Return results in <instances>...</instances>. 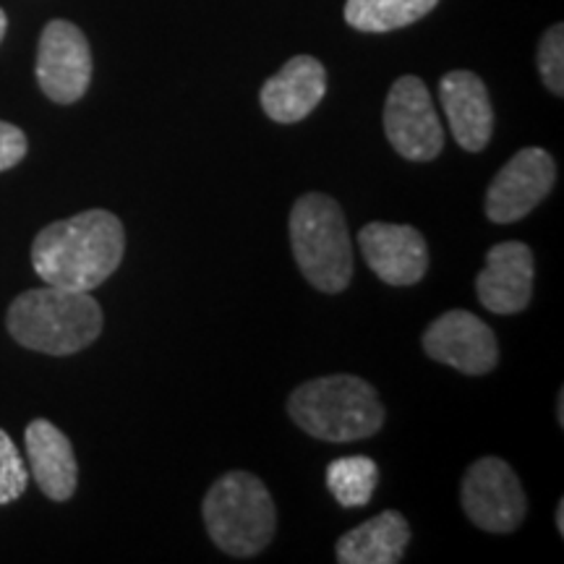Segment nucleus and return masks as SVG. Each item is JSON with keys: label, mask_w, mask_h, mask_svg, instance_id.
<instances>
[{"label": "nucleus", "mask_w": 564, "mask_h": 564, "mask_svg": "<svg viewBox=\"0 0 564 564\" xmlns=\"http://www.w3.org/2000/svg\"><path fill=\"white\" fill-rule=\"evenodd\" d=\"M384 133L400 158L432 162L444 147V129L432 95L419 76H400L384 102Z\"/></svg>", "instance_id": "obj_6"}, {"label": "nucleus", "mask_w": 564, "mask_h": 564, "mask_svg": "<svg viewBox=\"0 0 564 564\" xmlns=\"http://www.w3.org/2000/svg\"><path fill=\"white\" fill-rule=\"evenodd\" d=\"M40 89L58 105L79 102L91 82V53L84 32L55 19L42 30L37 51Z\"/></svg>", "instance_id": "obj_9"}, {"label": "nucleus", "mask_w": 564, "mask_h": 564, "mask_svg": "<svg viewBox=\"0 0 564 564\" xmlns=\"http://www.w3.org/2000/svg\"><path fill=\"white\" fill-rule=\"evenodd\" d=\"M295 264L316 291L340 293L352 278V243L345 215L333 196L306 194L291 209Z\"/></svg>", "instance_id": "obj_5"}, {"label": "nucleus", "mask_w": 564, "mask_h": 564, "mask_svg": "<svg viewBox=\"0 0 564 564\" xmlns=\"http://www.w3.org/2000/svg\"><path fill=\"white\" fill-rule=\"evenodd\" d=\"M6 30H9V19H6V11L0 9V42L6 37Z\"/></svg>", "instance_id": "obj_23"}, {"label": "nucleus", "mask_w": 564, "mask_h": 564, "mask_svg": "<svg viewBox=\"0 0 564 564\" xmlns=\"http://www.w3.org/2000/svg\"><path fill=\"white\" fill-rule=\"evenodd\" d=\"M533 251L520 241L491 246L486 267L476 278V293L491 314H520L533 299Z\"/></svg>", "instance_id": "obj_12"}, {"label": "nucleus", "mask_w": 564, "mask_h": 564, "mask_svg": "<svg viewBox=\"0 0 564 564\" xmlns=\"http://www.w3.org/2000/svg\"><path fill=\"white\" fill-rule=\"evenodd\" d=\"M24 442L32 476L42 494L51 497L53 502H66L74 497L76 481H79V465H76L68 436L51 421L37 419L26 426Z\"/></svg>", "instance_id": "obj_15"}, {"label": "nucleus", "mask_w": 564, "mask_h": 564, "mask_svg": "<svg viewBox=\"0 0 564 564\" xmlns=\"http://www.w3.org/2000/svg\"><path fill=\"white\" fill-rule=\"evenodd\" d=\"M9 333L24 348L47 356H70L100 337L102 308L89 293L68 288H34L9 308Z\"/></svg>", "instance_id": "obj_2"}, {"label": "nucleus", "mask_w": 564, "mask_h": 564, "mask_svg": "<svg viewBox=\"0 0 564 564\" xmlns=\"http://www.w3.org/2000/svg\"><path fill=\"white\" fill-rule=\"evenodd\" d=\"M327 95V70L312 55H295L259 91L262 110L274 123H299Z\"/></svg>", "instance_id": "obj_13"}, {"label": "nucleus", "mask_w": 564, "mask_h": 564, "mask_svg": "<svg viewBox=\"0 0 564 564\" xmlns=\"http://www.w3.org/2000/svg\"><path fill=\"white\" fill-rule=\"evenodd\" d=\"M358 246L371 272L387 285H415L429 272L426 238L413 225L369 223L358 232Z\"/></svg>", "instance_id": "obj_11"}, {"label": "nucleus", "mask_w": 564, "mask_h": 564, "mask_svg": "<svg viewBox=\"0 0 564 564\" xmlns=\"http://www.w3.org/2000/svg\"><path fill=\"white\" fill-rule=\"evenodd\" d=\"M556 528H560V533L564 535V502L556 507Z\"/></svg>", "instance_id": "obj_22"}, {"label": "nucleus", "mask_w": 564, "mask_h": 564, "mask_svg": "<svg viewBox=\"0 0 564 564\" xmlns=\"http://www.w3.org/2000/svg\"><path fill=\"white\" fill-rule=\"evenodd\" d=\"M288 411L303 432L322 442L369 440L384 423V405L377 390L350 373L295 387Z\"/></svg>", "instance_id": "obj_3"}, {"label": "nucleus", "mask_w": 564, "mask_h": 564, "mask_svg": "<svg viewBox=\"0 0 564 564\" xmlns=\"http://www.w3.org/2000/svg\"><path fill=\"white\" fill-rule=\"evenodd\" d=\"M126 230L112 212L89 209L40 230L32 267L47 285L91 293L123 262Z\"/></svg>", "instance_id": "obj_1"}, {"label": "nucleus", "mask_w": 564, "mask_h": 564, "mask_svg": "<svg viewBox=\"0 0 564 564\" xmlns=\"http://www.w3.org/2000/svg\"><path fill=\"white\" fill-rule=\"evenodd\" d=\"M204 525L217 549L230 556H253L272 541L278 510L262 478L230 470L212 484L202 505Z\"/></svg>", "instance_id": "obj_4"}, {"label": "nucleus", "mask_w": 564, "mask_h": 564, "mask_svg": "<svg viewBox=\"0 0 564 564\" xmlns=\"http://www.w3.org/2000/svg\"><path fill=\"white\" fill-rule=\"evenodd\" d=\"M26 150L30 144H26L24 131L19 126L0 121V173L17 167L26 158Z\"/></svg>", "instance_id": "obj_21"}, {"label": "nucleus", "mask_w": 564, "mask_h": 564, "mask_svg": "<svg viewBox=\"0 0 564 564\" xmlns=\"http://www.w3.org/2000/svg\"><path fill=\"white\" fill-rule=\"evenodd\" d=\"M463 510L481 531L512 533L525 518V491L502 457H481L463 476Z\"/></svg>", "instance_id": "obj_7"}, {"label": "nucleus", "mask_w": 564, "mask_h": 564, "mask_svg": "<svg viewBox=\"0 0 564 564\" xmlns=\"http://www.w3.org/2000/svg\"><path fill=\"white\" fill-rule=\"evenodd\" d=\"M379 484V468L371 457L352 455L337 457L327 465V486L337 499V505L356 510L371 502L373 489Z\"/></svg>", "instance_id": "obj_18"}, {"label": "nucleus", "mask_w": 564, "mask_h": 564, "mask_svg": "<svg viewBox=\"0 0 564 564\" xmlns=\"http://www.w3.org/2000/svg\"><path fill=\"white\" fill-rule=\"evenodd\" d=\"M423 350L434 361L453 366L468 377L489 373L499 361L497 337L489 324L463 308L442 314L440 319L429 324L423 333Z\"/></svg>", "instance_id": "obj_10"}, {"label": "nucleus", "mask_w": 564, "mask_h": 564, "mask_svg": "<svg viewBox=\"0 0 564 564\" xmlns=\"http://www.w3.org/2000/svg\"><path fill=\"white\" fill-rule=\"evenodd\" d=\"M440 0H348L345 21L358 32L384 34L403 30L408 24L426 17Z\"/></svg>", "instance_id": "obj_17"}, {"label": "nucleus", "mask_w": 564, "mask_h": 564, "mask_svg": "<svg viewBox=\"0 0 564 564\" xmlns=\"http://www.w3.org/2000/svg\"><path fill=\"white\" fill-rule=\"evenodd\" d=\"M411 544V528L398 510L379 512L337 541L340 564H398Z\"/></svg>", "instance_id": "obj_16"}, {"label": "nucleus", "mask_w": 564, "mask_h": 564, "mask_svg": "<svg viewBox=\"0 0 564 564\" xmlns=\"http://www.w3.org/2000/svg\"><path fill=\"white\" fill-rule=\"evenodd\" d=\"M26 481H30V470H26L24 457L11 436L0 429V505L17 502L26 491Z\"/></svg>", "instance_id": "obj_19"}, {"label": "nucleus", "mask_w": 564, "mask_h": 564, "mask_svg": "<svg viewBox=\"0 0 564 564\" xmlns=\"http://www.w3.org/2000/svg\"><path fill=\"white\" fill-rule=\"evenodd\" d=\"M564 392H560V411H556V419H560V423H564Z\"/></svg>", "instance_id": "obj_24"}, {"label": "nucleus", "mask_w": 564, "mask_h": 564, "mask_svg": "<svg viewBox=\"0 0 564 564\" xmlns=\"http://www.w3.org/2000/svg\"><path fill=\"white\" fill-rule=\"evenodd\" d=\"M554 181L556 165L552 154L539 147H528L494 175L486 192V217L497 225L523 220L546 199Z\"/></svg>", "instance_id": "obj_8"}, {"label": "nucleus", "mask_w": 564, "mask_h": 564, "mask_svg": "<svg viewBox=\"0 0 564 564\" xmlns=\"http://www.w3.org/2000/svg\"><path fill=\"white\" fill-rule=\"evenodd\" d=\"M539 70L552 95H564V30L562 24L549 26L539 42Z\"/></svg>", "instance_id": "obj_20"}, {"label": "nucleus", "mask_w": 564, "mask_h": 564, "mask_svg": "<svg viewBox=\"0 0 564 564\" xmlns=\"http://www.w3.org/2000/svg\"><path fill=\"white\" fill-rule=\"evenodd\" d=\"M440 100L457 144L465 152H481L494 131V108L486 84L474 70H449L440 82Z\"/></svg>", "instance_id": "obj_14"}]
</instances>
